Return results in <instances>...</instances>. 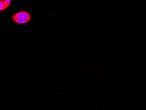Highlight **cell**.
Listing matches in <instances>:
<instances>
[{
	"mask_svg": "<svg viewBox=\"0 0 146 110\" xmlns=\"http://www.w3.org/2000/svg\"><path fill=\"white\" fill-rule=\"evenodd\" d=\"M18 18H26V19H32V17L29 12L28 11H19L12 16V19L13 20Z\"/></svg>",
	"mask_w": 146,
	"mask_h": 110,
	"instance_id": "1",
	"label": "cell"
},
{
	"mask_svg": "<svg viewBox=\"0 0 146 110\" xmlns=\"http://www.w3.org/2000/svg\"><path fill=\"white\" fill-rule=\"evenodd\" d=\"M31 20V19H26V18H18L13 20V21L19 24H24L28 23Z\"/></svg>",
	"mask_w": 146,
	"mask_h": 110,
	"instance_id": "2",
	"label": "cell"
},
{
	"mask_svg": "<svg viewBox=\"0 0 146 110\" xmlns=\"http://www.w3.org/2000/svg\"><path fill=\"white\" fill-rule=\"evenodd\" d=\"M10 4L6 3L4 0H0V11H3L7 9Z\"/></svg>",
	"mask_w": 146,
	"mask_h": 110,
	"instance_id": "3",
	"label": "cell"
},
{
	"mask_svg": "<svg viewBox=\"0 0 146 110\" xmlns=\"http://www.w3.org/2000/svg\"><path fill=\"white\" fill-rule=\"evenodd\" d=\"M4 1L6 3L9 4H10L11 2L12 1V0H4Z\"/></svg>",
	"mask_w": 146,
	"mask_h": 110,
	"instance_id": "4",
	"label": "cell"
}]
</instances>
